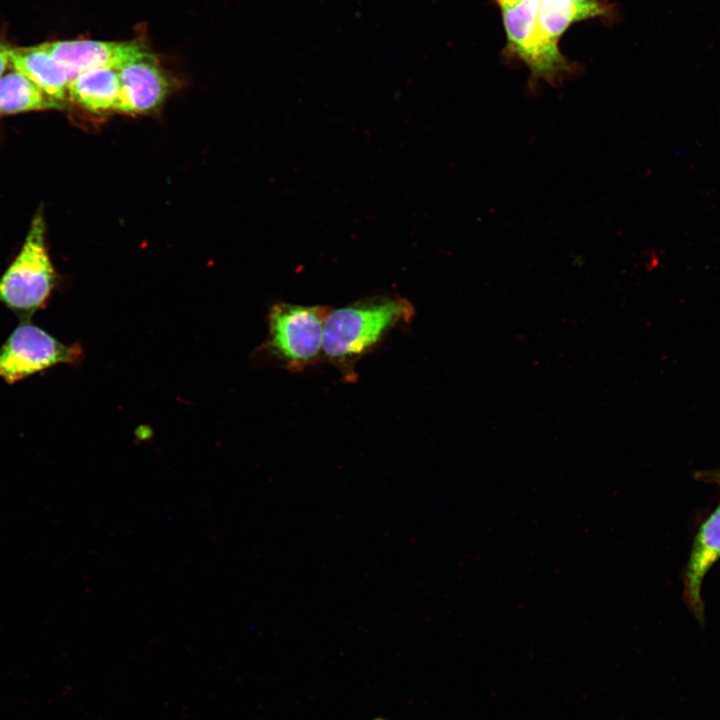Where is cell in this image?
I'll return each mask as SVG.
<instances>
[{
    "instance_id": "17",
    "label": "cell",
    "mask_w": 720,
    "mask_h": 720,
    "mask_svg": "<svg viewBox=\"0 0 720 720\" xmlns=\"http://www.w3.org/2000/svg\"><path fill=\"white\" fill-rule=\"evenodd\" d=\"M373 720H386V719H383V718H375V719H373Z\"/></svg>"
},
{
    "instance_id": "9",
    "label": "cell",
    "mask_w": 720,
    "mask_h": 720,
    "mask_svg": "<svg viewBox=\"0 0 720 720\" xmlns=\"http://www.w3.org/2000/svg\"><path fill=\"white\" fill-rule=\"evenodd\" d=\"M9 64L52 100L62 104L68 98L71 72L38 45L9 48Z\"/></svg>"
},
{
    "instance_id": "4",
    "label": "cell",
    "mask_w": 720,
    "mask_h": 720,
    "mask_svg": "<svg viewBox=\"0 0 720 720\" xmlns=\"http://www.w3.org/2000/svg\"><path fill=\"white\" fill-rule=\"evenodd\" d=\"M79 344L62 343L31 321H20L0 347V378L15 384L60 364H77Z\"/></svg>"
},
{
    "instance_id": "13",
    "label": "cell",
    "mask_w": 720,
    "mask_h": 720,
    "mask_svg": "<svg viewBox=\"0 0 720 720\" xmlns=\"http://www.w3.org/2000/svg\"><path fill=\"white\" fill-rule=\"evenodd\" d=\"M695 478L705 483L720 486V469L696 472Z\"/></svg>"
},
{
    "instance_id": "8",
    "label": "cell",
    "mask_w": 720,
    "mask_h": 720,
    "mask_svg": "<svg viewBox=\"0 0 720 720\" xmlns=\"http://www.w3.org/2000/svg\"><path fill=\"white\" fill-rule=\"evenodd\" d=\"M720 558V502L700 526L689 555L684 573V599L696 617L704 620V603L701 586L709 569Z\"/></svg>"
},
{
    "instance_id": "10",
    "label": "cell",
    "mask_w": 720,
    "mask_h": 720,
    "mask_svg": "<svg viewBox=\"0 0 720 720\" xmlns=\"http://www.w3.org/2000/svg\"><path fill=\"white\" fill-rule=\"evenodd\" d=\"M68 98L91 112H118L120 82L117 70L94 68L79 73L69 84Z\"/></svg>"
},
{
    "instance_id": "1",
    "label": "cell",
    "mask_w": 720,
    "mask_h": 720,
    "mask_svg": "<svg viewBox=\"0 0 720 720\" xmlns=\"http://www.w3.org/2000/svg\"><path fill=\"white\" fill-rule=\"evenodd\" d=\"M414 314L412 303L391 295L368 297L331 309L324 326L323 358L339 370L345 381L355 382L356 363L391 330L409 323Z\"/></svg>"
},
{
    "instance_id": "3",
    "label": "cell",
    "mask_w": 720,
    "mask_h": 720,
    "mask_svg": "<svg viewBox=\"0 0 720 720\" xmlns=\"http://www.w3.org/2000/svg\"><path fill=\"white\" fill-rule=\"evenodd\" d=\"M331 308L278 302L268 315L269 354L291 372H300L323 358L325 321Z\"/></svg>"
},
{
    "instance_id": "7",
    "label": "cell",
    "mask_w": 720,
    "mask_h": 720,
    "mask_svg": "<svg viewBox=\"0 0 720 720\" xmlns=\"http://www.w3.org/2000/svg\"><path fill=\"white\" fill-rule=\"evenodd\" d=\"M117 73L120 82L118 112H148L159 106L167 95L168 79L150 52L125 64Z\"/></svg>"
},
{
    "instance_id": "5",
    "label": "cell",
    "mask_w": 720,
    "mask_h": 720,
    "mask_svg": "<svg viewBox=\"0 0 720 720\" xmlns=\"http://www.w3.org/2000/svg\"><path fill=\"white\" fill-rule=\"evenodd\" d=\"M539 2L522 0L502 9L507 49L526 64L535 81L544 79L554 83L570 74L573 66L560 53L558 43L548 39L538 28Z\"/></svg>"
},
{
    "instance_id": "15",
    "label": "cell",
    "mask_w": 720,
    "mask_h": 720,
    "mask_svg": "<svg viewBox=\"0 0 720 720\" xmlns=\"http://www.w3.org/2000/svg\"><path fill=\"white\" fill-rule=\"evenodd\" d=\"M500 5L501 9L509 8L520 3L522 0H495Z\"/></svg>"
},
{
    "instance_id": "6",
    "label": "cell",
    "mask_w": 720,
    "mask_h": 720,
    "mask_svg": "<svg viewBox=\"0 0 720 720\" xmlns=\"http://www.w3.org/2000/svg\"><path fill=\"white\" fill-rule=\"evenodd\" d=\"M38 47L67 67L73 79L79 73L94 68L119 70L149 52L137 42L97 40L53 41L39 44Z\"/></svg>"
},
{
    "instance_id": "2",
    "label": "cell",
    "mask_w": 720,
    "mask_h": 720,
    "mask_svg": "<svg viewBox=\"0 0 720 720\" xmlns=\"http://www.w3.org/2000/svg\"><path fill=\"white\" fill-rule=\"evenodd\" d=\"M45 221L39 211L21 250L0 277V304L20 321H31L44 309L55 289L57 277L45 238Z\"/></svg>"
},
{
    "instance_id": "12",
    "label": "cell",
    "mask_w": 720,
    "mask_h": 720,
    "mask_svg": "<svg viewBox=\"0 0 720 720\" xmlns=\"http://www.w3.org/2000/svg\"><path fill=\"white\" fill-rule=\"evenodd\" d=\"M61 103L45 95L34 83L17 71L0 77V113L13 114L59 108Z\"/></svg>"
},
{
    "instance_id": "14",
    "label": "cell",
    "mask_w": 720,
    "mask_h": 720,
    "mask_svg": "<svg viewBox=\"0 0 720 720\" xmlns=\"http://www.w3.org/2000/svg\"><path fill=\"white\" fill-rule=\"evenodd\" d=\"M9 64V47L0 42V77Z\"/></svg>"
},
{
    "instance_id": "11",
    "label": "cell",
    "mask_w": 720,
    "mask_h": 720,
    "mask_svg": "<svg viewBox=\"0 0 720 720\" xmlns=\"http://www.w3.org/2000/svg\"><path fill=\"white\" fill-rule=\"evenodd\" d=\"M607 7L597 0L584 3L577 0H540L537 26L553 42L573 23L582 19L605 16Z\"/></svg>"
},
{
    "instance_id": "16",
    "label": "cell",
    "mask_w": 720,
    "mask_h": 720,
    "mask_svg": "<svg viewBox=\"0 0 720 720\" xmlns=\"http://www.w3.org/2000/svg\"><path fill=\"white\" fill-rule=\"evenodd\" d=\"M577 1L584 2V3H588V2L595 1V0H577Z\"/></svg>"
}]
</instances>
